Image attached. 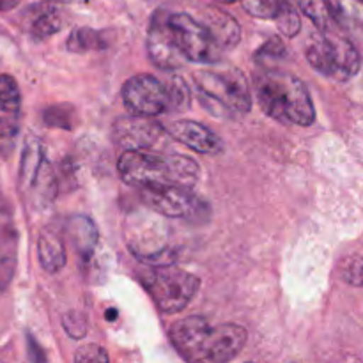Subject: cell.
Instances as JSON below:
<instances>
[{"label": "cell", "instance_id": "cell-25", "mask_svg": "<svg viewBox=\"0 0 363 363\" xmlns=\"http://www.w3.org/2000/svg\"><path fill=\"white\" fill-rule=\"evenodd\" d=\"M339 275L346 284L353 287H363V257L350 255L339 264Z\"/></svg>", "mask_w": 363, "mask_h": 363}, {"label": "cell", "instance_id": "cell-32", "mask_svg": "<svg viewBox=\"0 0 363 363\" xmlns=\"http://www.w3.org/2000/svg\"><path fill=\"white\" fill-rule=\"evenodd\" d=\"M27 340H28V347H30V358L34 362H45L46 360V357L45 354H43V351L39 350L38 347V344L34 342V340H32V337H27Z\"/></svg>", "mask_w": 363, "mask_h": 363}, {"label": "cell", "instance_id": "cell-3", "mask_svg": "<svg viewBox=\"0 0 363 363\" xmlns=\"http://www.w3.org/2000/svg\"><path fill=\"white\" fill-rule=\"evenodd\" d=\"M199 99L216 117H240L252 106V94L245 74L236 67L199 69L194 74Z\"/></svg>", "mask_w": 363, "mask_h": 363}, {"label": "cell", "instance_id": "cell-17", "mask_svg": "<svg viewBox=\"0 0 363 363\" xmlns=\"http://www.w3.org/2000/svg\"><path fill=\"white\" fill-rule=\"evenodd\" d=\"M202 23L209 30L211 38L222 50L234 48L241 39V28L238 21L218 7H206L202 13Z\"/></svg>", "mask_w": 363, "mask_h": 363}, {"label": "cell", "instance_id": "cell-18", "mask_svg": "<svg viewBox=\"0 0 363 363\" xmlns=\"http://www.w3.org/2000/svg\"><path fill=\"white\" fill-rule=\"evenodd\" d=\"M67 236H69L71 245L74 252L80 257L82 262H87L94 255L96 247L99 243L98 227L94 225L89 216L74 215L67 220Z\"/></svg>", "mask_w": 363, "mask_h": 363}, {"label": "cell", "instance_id": "cell-31", "mask_svg": "<svg viewBox=\"0 0 363 363\" xmlns=\"http://www.w3.org/2000/svg\"><path fill=\"white\" fill-rule=\"evenodd\" d=\"M74 362L87 363V362H108V354L103 347L96 346V344H87V346L80 347L74 354Z\"/></svg>", "mask_w": 363, "mask_h": 363}, {"label": "cell", "instance_id": "cell-26", "mask_svg": "<svg viewBox=\"0 0 363 363\" xmlns=\"http://www.w3.org/2000/svg\"><path fill=\"white\" fill-rule=\"evenodd\" d=\"M43 121L46 126L50 128H62V130H69L73 128V106L69 105H55L48 106L43 112Z\"/></svg>", "mask_w": 363, "mask_h": 363}, {"label": "cell", "instance_id": "cell-2", "mask_svg": "<svg viewBox=\"0 0 363 363\" xmlns=\"http://www.w3.org/2000/svg\"><path fill=\"white\" fill-rule=\"evenodd\" d=\"M121 177L135 188L181 184L191 188L199 179V165L183 155H156L151 149L124 151L117 163Z\"/></svg>", "mask_w": 363, "mask_h": 363}, {"label": "cell", "instance_id": "cell-16", "mask_svg": "<svg viewBox=\"0 0 363 363\" xmlns=\"http://www.w3.org/2000/svg\"><path fill=\"white\" fill-rule=\"evenodd\" d=\"M247 330L238 325L215 326L213 342L206 363H225L234 360L247 344Z\"/></svg>", "mask_w": 363, "mask_h": 363}, {"label": "cell", "instance_id": "cell-1", "mask_svg": "<svg viewBox=\"0 0 363 363\" xmlns=\"http://www.w3.org/2000/svg\"><path fill=\"white\" fill-rule=\"evenodd\" d=\"M254 87L262 112L272 119L298 126L314 123L315 110L311 92L294 74L268 69L255 77Z\"/></svg>", "mask_w": 363, "mask_h": 363}, {"label": "cell", "instance_id": "cell-28", "mask_svg": "<svg viewBox=\"0 0 363 363\" xmlns=\"http://www.w3.org/2000/svg\"><path fill=\"white\" fill-rule=\"evenodd\" d=\"M170 85V96H172V110L174 112H184L190 108L191 94L188 85L184 84L183 78H172L169 82Z\"/></svg>", "mask_w": 363, "mask_h": 363}, {"label": "cell", "instance_id": "cell-20", "mask_svg": "<svg viewBox=\"0 0 363 363\" xmlns=\"http://www.w3.org/2000/svg\"><path fill=\"white\" fill-rule=\"evenodd\" d=\"M38 255L41 268L46 273H57L66 266L67 255L60 234L53 229H45L39 234Z\"/></svg>", "mask_w": 363, "mask_h": 363}, {"label": "cell", "instance_id": "cell-8", "mask_svg": "<svg viewBox=\"0 0 363 363\" xmlns=\"http://www.w3.org/2000/svg\"><path fill=\"white\" fill-rule=\"evenodd\" d=\"M169 27L186 60L199 64H215L222 57V48L215 43L202 21L190 14H169Z\"/></svg>", "mask_w": 363, "mask_h": 363}, {"label": "cell", "instance_id": "cell-4", "mask_svg": "<svg viewBox=\"0 0 363 363\" xmlns=\"http://www.w3.org/2000/svg\"><path fill=\"white\" fill-rule=\"evenodd\" d=\"M18 186L25 204H28V208L34 211L46 209L57 197L59 184H57L55 170L46 158L43 144L34 135H30L23 144Z\"/></svg>", "mask_w": 363, "mask_h": 363}, {"label": "cell", "instance_id": "cell-34", "mask_svg": "<svg viewBox=\"0 0 363 363\" xmlns=\"http://www.w3.org/2000/svg\"><path fill=\"white\" fill-rule=\"evenodd\" d=\"M53 2H62V4H82L87 0H53Z\"/></svg>", "mask_w": 363, "mask_h": 363}, {"label": "cell", "instance_id": "cell-27", "mask_svg": "<svg viewBox=\"0 0 363 363\" xmlns=\"http://www.w3.org/2000/svg\"><path fill=\"white\" fill-rule=\"evenodd\" d=\"M241 6L250 16L268 20V18H275L280 0H241Z\"/></svg>", "mask_w": 363, "mask_h": 363}, {"label": "cell", "instance_id": "cell-22", "mask_svg": "<svg viewBox=\"0 0 363 363\" xmlns=\"http://www.w3.org/2000/svg\"><path fill=\"white\" fill-rule=\"evenodd\" d=\"M300 7L318 27V30L330 32L333 27V9L330 0H300Z\"/></svg>", "mask_w": 363, "mask_h": 363}, {"label": "cell", "instance_id": "cell-10", "mask_svg": "<svg viewBox=\"0 0 363 363\" xmlns=\"http://www.w3.org/2000/svg\"><path fill=\"white\" fill-rule=\"evenodd\" d=\"M215 326L201 315H190L170 326L169 337L177 353L186 362L206 363Z\"/></svg>", "mask_w": 363, "mask_h": 363}, {"label": "cell", "instance_id": "cell-29", "mask_svg": "<svg viewBox=\"0 0 363 363\" xmlns=\"http://www.w3.org/2000/svg\"><path fill=\"white\" fill-rule=\"evenodd\" d=\"M62 326L71 339H84L89 328L87 318L78 311H69L67 314H64Z\"/></svg>", "mask_w": 363, "mask_h": 363}, {"label": "cell", "instance_id": "cell-19", "mask_svg": "<svg viewBox=\"0 0 363 363\" xmlns=\"http://www.w3.org/2000/svg\"><path fill=\"white\" fill-rule=\"evenodd\" d=\"M18 230L13 222H0V293L11 286L18 262Z\"/></svg>", "mask_w": 363, "mask_h": 363}, {"label": "cell", "instance_id": "cell-5", "mask_svg": "<svg viewBox=\"0 0 363 363\" xmlns=\"http://www.w3.org/2000/svg\"><path fill=\"white\" fill-rule=\"evenodd\" d=\"M140 280L160 311L165 314H177L186 308L201 286V280L194 273L174 264L149 268L142 273Z\"/></svg>", "mask_w": 363, "mask_h": 363}, {"label": "cell", "instance_id": "cell-13", "mask_svg": "<svg viewBox=\"0 0 363 363\" xmlns=\"http://www.w3.org/2000/svg\"><path fill=\"white\" fill-rule=\"evenodd\" d=\"M147 53L160 69H177L186 60L169 27V14L156 13L147 32Z\"/></svg>", "mask_w": 363, "mask_h": 363}, {"label": "cell", "instance_id": "cell-30", "mask_svg": "<svg viewBox=\"0 0 363 363\" xmlns=\"http://www.w3.org/2000/svg\"><path fill=\"white\" fill-rule=\"evenodd\" d=\"M282 57H286V45H284L280 38H272L268 43H264V45L257 50L255 59H257L259 62L266 64L273 59H282Z\"/></svg>", "mask_w": 363, "mask_h": 363}, {"label": "cell", "instance_id": "cell-7", "mask_svg": "<svg viewBox=\"0 0 363 363\" xmlns=\"http://www.w3.org/2000/svg\"><path fill=\"white\" fill-rule=\"evenodd\" d=\"M140 197L152 211L169 218H186L197 222L209 215V206L190 188L181 184L140 188Z\"/></svg>", "mask_w": 363, "mask_h": 363}, {"label": "cell", "instance_id": "cell-35", "mask_svg": "<svg viewBox=\"0 0 363 363\" xmlns=\"http://www.w3.org/2000/svg\"><path fill=\"white\" fill-rule=\"evenodd\" d=\"M220 2H225V4H233V2H236V0H220Z\"/></svg>", "mask_w": 363, "mask_h": 363}, {"label": "cell", "instance_id": "cell-15", "mask_svg": "<svg viewBox=\"0 0 363 363\" xmlns=\"http://www.w3.org/2000/svg\"><path fill=\"white\" fill-rule=\"evenodd\" d=\"M167 133L174 140L181 142L186 147L202 152V155H215L222 149L220 138L204 124L194 123V121H176L167 128Z\"/></svg>", "mask_w": 363, "mask_h": 363}, {"label": "cell", "instance_id": "cell-6", "mask_svg": "<svg viewBox=\"0 0 363 363\" xmlns=\"http://www.w3.org/2000/svg\"><path fill=\"white\" fill-rule=\"evenodd\" d=\"M305 57L315 71L339 82L353 78L362 64L360 53L350 39L321 30L308 39Z\"/></svg>", "mask_w": 363, "mask_h": 363}, {"label": "cell", "instance_id": "cell-12", "mask_svg": "<svg viewBox=\"0 0 363 363\" xmlns=\"http://www.w3.org/2000/svg\"><path fill=\"white\" fill-rule=\"evenodd\" d=\"M167 128L152 117L133 116L119 117L112 126V138L123 151L152 149L165 137Z\"/></svg>", "mask_w": 363, "mask_h": 363}, {"label": "cell", "instance_id": "cell-21", "mask_svg": "<svg viewBox=\"0 0 363 363\" xmlns=\"http://www.w3.org/2000/svg\"><path fill=\"white\" fill-rule=\"evenodd\" d=\"M67 50L74 53L92 52V50H105L108 46V38L105 32L92 30V28H74L66 43Z\"/></svg>", "mask_w": 363, "mask_h": 363}, {"label": "cell", "instance_id": "cell-23", "mask_svg": "<svg viewBox=\"0 0 363 363\" xmlns=\"http://www.w3.org/2000/svg\"><path fill=\"white\" fill-rule=\"evenodd\" d=\"M335 21L347 28L363 25V0H330Z\"/></svg>", "mask_w": 363, "mask_h": 363}, {"label": "cell", "instance_id": "cell-33", "mask_svg": "<svg viewBox=\"0 0 363 363\" xmlns=\"http://www.w3.org/2000/svg\"><path fill=\"white\" fill-rule=\"evenodd\" d=\"M21 0H0V11L6 13V11H13L20 6Z\"/></svg>", "mask_w": 363, "mask_h": 363}, {"label": "cell", "instance_id": "cell-14", "mask_svg": "<svg viewBox=\"0 0 363 363\" xmlns=\"http://www.w3.org/2000/svg\"><path fill=\"white\" fill-rule=\"evenodd\" d=\"M21 23L28 32V35L38 41L52 38L53 34L62 28L64 16L60 7L53 0H45V2L32 4L21 14Z\"/></svg>", "mask_w": 363, "mask_h": 363}, {"label": "cell", "instance_id": "cell-24", "mask_svg": "<svg viewBox=\"0 0 363 363\" xmlns=\"http://www.w3.org/2000/svg\"><path fill=\"white\" fill-rule=\"evenodd\" d=\"M277 27L286 38H294L301 30V18L298 14L296 7L289 4L287 0H280L279 11L275 14Z\"/></svg>", "mask_w": 363, "mask_h": 363}, {"label": "cell", "instance_id": "cell-11", "mask_svg": "<svg viewBox=\"0 0 363 363\" xmlns=\"http://www.w3.org/2000/svg\"><path fill=\"white\" fill-rule=\"evenodd\" d=\"M21 126V92L11 74H0V158L7 160L16 147Z\"/></svg>", "mask_w": 363, "mask_h": 363}, {"label": "cell", "instance_id": "cell-9", "mask_svg": "<svg viewBox=\"0 0 363 363\" xmlns=\"http://www.w3.org/2000/svg\"><path fill=\"white\" fill-rule=\"evenodd\" d=\"M123 101L135 116L155 117L172 110L169 82L163 84L152 74H137L123 87Z\"/></svg>", "mask_w": 363, "mask_h": 363}]
</instances>
